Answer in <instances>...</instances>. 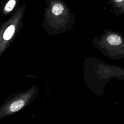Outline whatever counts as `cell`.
I'll return each mask as SVG.
<instances>
[{
  "instance_id": "cell-1",
  "label": "cell",
  "mask_w": 124,
  "mask_h": 124,
  "mask_svg": "<svg viewBox=\"0 0 124 124\" xmlns=\"http://www.w3.org/2000/svg\"><path fill=\"white\" fill-rule=\"evenodd\" d=\"M84 71L87 86L97 95L103 94L107 83L111 79L124 81V68L107 64L95 57L86 59Z\"/></svg>"
},
{
  "instance_id": "cell-2",
  "label": "cell",
  "mask_w": 124,
  "mask_h": 124,
  "mask_svg": "<svg viewBox=\"0 0 124 124\" xmlns=\"http://www.w3.org/2000/svg\"><path fill=\"white\" fill-rule=\"evenodd\" d=\"M93 46L105 57L117 60L124 58V36L117 31L105 29L92 39Z\"/></svg>"
},
{
  "instance_id": "cell-3",
  "label": "cell",
  "mask_w": 124,
  "mask_h": 124,
  "mask_svg": "<svg viewBox=\"0 0 124 124\" xmlns=\"http://www.w3.org/2000/svg\"><path fill=\"white\" fill-rule=\"evenodd\" d=\"M20 0H0V11L4 14L10 13L17 7Z\"/></svg>"
},
{
  "instance_id": "cell-4",
  "label": "cell",
  "mask_w": 124,
  "mask_h": 124,
  "mask_svg": "<svg viewBox=\"0 0 124 124\" xmlns=\"http://www.w3.org/2000/svg\"><path fill=\"white\" fill-rule=\"evenodd\" d=\"M108 3L115 16L124 14V0H108Z\"/></svg>"
},
{
  "instance_id": "cell-5",
  "label": "cell",
  "mask_w": 124,
  "mask_h": 124,
  "mask_svg": "<svg viewBox=\"0 0 124 124\" xmlns=\"http://www.w3.org/2000/svg\"><path fill=\"white\" fill-rule=\"evenodd\" d=\"M25 105V102L22 100H16L13 102L9 107V110L11 112H15L21 109Z\"/></svg>"
},
{
  "instance_id": "cell-6",
  "label": "cell",
  "mask_w": 124,
  "mask_h": 124,
  "mask_svg": "<svg viewBox=\"0 0 124 124\" xmlns=\"http://www.w3.org/2000/svg\"><path fill=\"white\" fill-rule=\"evenodd\" d=\"M10 24L5 30L3 35V38L5 40H10L12 36H13V34L15 31V25L14 24Z\"/></svg>"
}]
</instances>
